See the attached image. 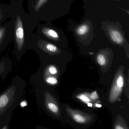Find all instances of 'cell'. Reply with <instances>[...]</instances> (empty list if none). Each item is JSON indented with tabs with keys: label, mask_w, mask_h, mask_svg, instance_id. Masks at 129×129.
I'll use <instances>...</instances> for the list:
<instances>
[{
	"label": "cell",
	"mask_w": 129,
	"mask_h": 129,
	"mask_svg": "<svg viewBox=\"0 0 129 129\" xmlns=\"http://www.w3.org/2000/svg\"><path fill=\"white\" fill-rule=\"evenodd\" d=\"M22 2L10 0V18L13 22V41L15 58L20 62L23 55L31 49V38L38 21L25 11Z\"/></svg>",
	"instance_id": "6da1fadb"
},
{
	"label": "cell",
	"mask_w": 129,
	"mask_h": 129,
	"mask_svg": "<svg viewBox=\"0 0 129 129\" xmlns=\"http://www.w3.org/2000/svg\"><path fill=\"white\" fill-rule=\"evenodd\" d=\"M25 86V80L16 75L0 93V129L9 128L13 112L22 100Z\"/></svg>",
	"instance_id": "7a4b0ae2"
},
{
	"label": "cell",
	"mask_w": 129,
	"mask_h": 129,
	"mask_svg": "<svg viewBox=\"0 0 129 129\" xmlns=\"http://www.w3.org/2000/svg\"><path fill=\"white\" fill-rule=\"evenodd\" d=\"M13 22L12 20L0 27V52L4 51L13 40Z\"/></svg>",
	"instance_id": "3957f363"
},
{
	"label": "cell",
	"mask_w": 129,
	"mask_h": 129,
	"mask_svg": "<svg viewBox=\"0 0 129 129\" xmlns=\"http://www.w3.org/2000/svg\"><path fill=\"white\" fill-rule=\"evenodd\" d=\"M13 69V62L8 57L0 59V79L4 80Z\"/></svg>",
	"instance_id": "277c9868"
},
{
	"label": "cell",
	"mask_w": 129,
	"mask_h": 129,
	"mask_svg": "<svg viewBox=\"0 0 129 129\" xmlns=\"http://www.w3.org/2000/svg\"><path fill=\"white\" fill-rule=\"evenodd\" d=\"M10 5L0 2V27L8 18H10Z\"/></svg>",
	"instance_id": "5b68a950"
},
{
	"label": "cell",
	"mask_w": 129,
	"mask_h": 129,
	"mask_svg": "<svg viewBox=\"0 0 129 129\" xmlns=\"http://www.w3.org/2000/svg\"><path fill=\"white\" fill-rule=\"evenodd\" d=\"M109 33L110 38L113 42L118 44H121L123 43V38L119 31L116 29H110Z\"/></svg>",
	"instance_id": "8992f818"
},
{
	"label": "cell",
	"mask_w": 129,
	"mask_h": 129,
	"mask_svg": "<svg viewBox=\"0 0 129 129\" xmlns=\"http://www.w3.org/2000/svg\"><path fill=\"white\" fill-rule=\"evenodd\" d=\"M48 0H39L38 2L34 6L31 10L29 12V13L33 15L36 13L47 1Z\"/></svg>",
	"instance_id": "52a82bcc"
},
{
	"label": "cell",
	"mask_w": 129,
	"mask_h": 129,
	"mask_svg": "<svg viewBox=\"0 0 129 129\" xmlns=\"http://www.w3.org/2000/svg\"><path fill=\"white\" fill-rule=\"evenodd\" d=\"M89 29V27L87 24H84L81 25L77 28L76 30V33L78 35L83 36L85 35L88 32Z\"/></svg>",
	"instance_id": "ba28073f"
},
{
	"label": "cell",
	"mask_w": 129,
	"mask_h": 129,
	"mask_svg": "<svg viewBox=\"0 0 129 129\" xmlns=\"http://www.w3.org/2000/svg\"><path fill=\"white\" fill-rule=\"evenodd\" d=\"M44 102L46 103V105L47 108L53 113H56L58 111V107L53 103L49 102L48 100L44 99Z\"/></svg>",
	"instance_id": "9c48e42d"
},
{
	"label": "cell",
	"mask_w": 129,
	"mask_h": 129,
	"mask_svg": "<svg viewBox=\"0 0 129 129\" xmlns=\"http://www.w3.org/2000/svg\"><path fill=\"white\" fill-rule=\"evenodd\" d=\"M74 119L75 121L79 123H83L85 121V119L84 117H82L81 115L78 114H75L74 115Z\"/></svg>",
	"instance_id": "30bf717a"
},
{
	"label": "cell",
	"mask_w": 129,
	"mask_h": 129,
	"mask_svg": "<svg viewBox=\"0 0 129 129\" xmlns=\"http://www.w3.org/2000/svg\"><path fill=\"white\" fill-rule=\"evenodd\" d=\"M97 61H98V63L100 65L103 66L105 64L106 60L105 57L104 56L101 54L98 55L97 57Z\"/></svg>",
	"instance_id": "8fae6325"
},
{
	"label": "cell",
	"mask_w": 129,
	"mask_h": 129,
	"mask_svg": "<svg viewBox=\"0 0 129 129\" xmlns=\"http://www.w3.org/2000/svg\"><path fill=\"white\" fill-rule=\"evenodd\" d=\"M45 81L47 83L51 84H56L57 83L56 78L53 77H48L46 78Z\"/></svg>",
	"instance_id": "7c38bea8"
},
{
	"label": "cell",
	"mask_w": 129,
	"mask_h": 129,
	"mask_svg": "<svg viewBox=\"0 0 129 129\" xmlns=\"http://www.w3.org/2000/svg\"><path fill=\"white\" fill-rule=\"evenodd\" d=\"M123 78L121 76H120L118 78L117 80V85L119 87H122L123 86Z\"/></svg>",
	"instance_id": "4fadbf2b"
},
{
	"label": "cell",
	"mask_w": 129,
	"mask_h": 129,
	"mask_svg": "<svg viewBox=\"0 0 129 129\" xmlns=\"http://www.w3.org/2000/svg\"><path fill=\"white\" fill-rule=\"evenodd\" d=\"M49 69L50 73L52 74L55 75L57 73V69H56V68L54 66H50L49 67Z\"/></svg>",
	"instance_id": "5bb4252c"
},
{
	"label": "cell",
	"mask_w": 129,
	"mask_h": 129,
	"mask_svg": "<svg viewBox=\"0 0 129 129\" xmlns=\"http://www.w3.org/2000/svg\"><path fill=\"white\" fill-rule=\"evenodd\" d=\"M80 99L83 101H85V102H89V101L88 98L84 95H81L80 96Z\"/></svg>",
	"instance_id": "9a60e30c"
},
{
	"label": "cell",
	"mask_w": 129,
	"mask_h": 129,
	"mask_svg": "<svg viewBox=\"0 0 129 129\" xmlns=\"http://www.w3.org/2000/svg\"><path fill=\"white\" fill-rule=\"evenodd\" d=\"M20 105H21V106L22 107H24L26 106L27 105V102L25 101H22L20 103Z\"/></svg>",
	"instance_id": "2e32d148"
},
{
	"label": "cell",
	"mask_w": 129,
	"mask_h": 129,
	"mask_svg": "<svg viewBox=\"0 0 129 129\" xmlns=\"http://www.w3.org/2000/svg\"><path fill=\"white\" fill-rule=\"evenodd\" d=\"M91 97L93 99H96V97H97V95H96V92H93L92 93V95H91Z\"/></svg>",
	"instance_id": "e0dca14e"
},
{
	"label": "cell",
	"mask_w": 129,
	"mask_h": 129,
	"mask_svg": "<svg viewBox=\"0 0 129 129\" xmlns=\"http://www.w3.org/2000/svg\"><path fill=\"white\" fill-rule=\"evenodd\" d=\"M96 106L97 107H98V108H100V107H102V105H100V104H96Z\"/></svg>",
	"instance_id": "ac0fdd59"
},
{
	"label": "cell",
	"mask_w": 129,
	"mask_h": 129,
	"mask_svg": "<svg viewBox=\"0 0 129 129\" xmlns=\"http://www.w3.org/2000/svg\"><path fill=\"white\" fill-rule=\"evenodd\" d=\"M115 128L116 129H123V127H120L119 126H118L116 127Z\"/></svg>",
	"instance_id": "d6986e66"
},
{
	"label": "cell",
	"mask_w": 129,
	"mask_h": 129,
	"mask_svg": "<svg viewBox=\"0 0 129 129\" xmlns=\"http://www.w3.org/2000/svg\"><path fill=\"white\" fill-rule=\"evenodd\" d=\"M87 105H88V106H89V107H91V106H92V103H88Z\"/></svg>",
	"instance_id": "ffe728a7"
},
{
	"label": "cell",
	"mask_w": 129,
	"mask_h": 129,
	"mask_svg": "<svg viewBox=\"0 0 129 129\" xmlns=\"http://www.w3.org/2000/svg\"><path fill=\"white\" fill-rule=\"evenodd\" d=\"M18 1H21V2H22L23 3V1H24V0H18Z\"/></svg>",
	"instance_id": "44dd1931"
}]
</instances>
